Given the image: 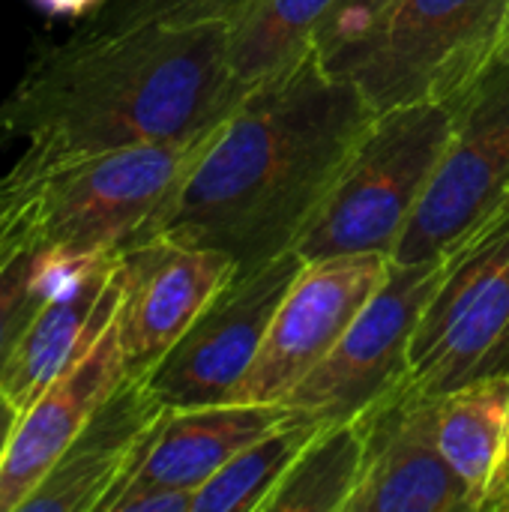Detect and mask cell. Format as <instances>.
Returning <instances> with one entry per match:
<instances>
[{
    "instance_id": "3957f363",
    "label": "cell",
    "mask_w": 509,
    "mask_h": 512,
    "mask_svg": "<svg viewBox=\"0 0 509 512\" xmlns=\"http://www.w3.org/2000/svg\"><path fill=\"white\" fill-rule=\"evenodd\" d=\"M207 135L9 168L0 177V270L21 255L123 252L171 201Z\"/></svg>"
},
{
    "instance_id": "7402d4cb",
    "label": "cell",
    "mask_w": 509,
    "mask_h": 512,
    "mask_svg": "<svg viewBox=\"0 0 509 512\" xmlns=\"http://www.w3.org/2000/svg\"><path fill=\"white\" fill-rule=\"evenodd\" d=\"M30 258L33 255H21L0 270V375L18 339L24 336V330L30 327V321L45 303L30 288Z\"/></svg>"
},
{
    "instance_id": "7a4b0ae2",
    "label": "cell",
    "mask_w": 509,
    "mask_h": 512,
    "mask_svg": "<svg viewBox=\"0 0 509 512\" xmlns=\"http://www.w3.org/2000/svg\"><path fill=\"white\" fill-rule=\"evenodd\" d=\"M228 24L135 27L39 51L0 105V138H21L18 171L120 147L213 132L243 99Z\"/></svg>"
},
{
    "instance_id": "e0dca14e",
    "label": "cell",
    "mask_w": 509,
    "mask_h": 512,
    "mask_svg": "<svg viewBox=\"0 0 509 512\" xmlns=\"http://www.w3.org/2000/svg\"><path fill=\"white\" fill-rule=\"evenodd\" d=\"M435 438L474 512H507L509 375L468 381L435 402Z\"/></svg>"
},
{
    "instance_id": "7c38bea8",
    "label": "cell",
    "mask_w": 509,
    "mask_h": 512,
    "mask_svg": "<svg viewBox=\"0 0 509 512\" xmlns=\"http://www.w3.org/2000/svg\"><path fill=\"white\" fill-rule=\"evenodd\" d=\"M123 300L117 339L126 375H147L237 273V264L213 249L147 240L123 252Z\"/></svg>"
},
{
    "instance_id": "cb8c5ba5",
    "label": "cell",
    "mask_w": 509,
    "mask_h": 512,
    "mask_svg": "<svg viewBox=\"0 0 509 512\" xmlns=\"http://www.w3.org/2000/svg\"><path fill=\"white\" fill-rule=\"evenodd\" d=\"M195 492L168 489V486H129L123 489L108 512H192Z\"/></svg>"
},
{
    "instance_id": "d6986e66",
    "label": "cell",
    "mask_w": 509,
    "mask_h": 512,
    "mask_svg": "<svg viewBox=\"0 0 509 512\" xmlns=\"http://www.w3.org/2000/svg\"><path fill=\"white\" fill-rule=\"evenodd\" d=\"M315 420L291 411L267 435L231 456L198 492L192 512H261L303 447L321 432Z\"/></svg>"
},
{
    "instance_id": "277c9868",
    "label": "cell",
    "mask_w": 509,
    "mask_h": 512,
    "mask_svg": "<svg viewBox=\"0 0 509 512\" xmlns=\"http://www.w3.org/2000/svg\"><path fill=\"white\" fill-rule=\"evenodd\" d=\"M509 0H390L372 24L330 57L375 114L456 102L492 63Z\"/></svg>"
},
{
    "instance_id": "4fadbf2b",
    "label": "cell",
    "mask_w": 509,
    "mask_h": 512,
    "mask_svg": "<svg viewBox=\"0 0 509 512\" xmlns=\"http://www.w3.org/2000/svg\"><path fill=\"white\" fill-rule=\"evenodd\" d=\"M168 408L144 375H126L84 423L21 512H105L144 459Z\"/></svg>"
},
{
    "instance_id": "ffe728a7",
    "label": "cell",
    "mask_w": 509,
    "mask_h": 512,
    "mask_svg": "<svg viewBox=\"0 0 509 512\" xmlns=\"http://www.w3.org/2000/svg\"><path fill=\"white\" fill-rule=\"evenodd\" d=\"M363 471L360 420L324 426L294 459L261 512H345Z\"/></svg>"
},
{
    "instance_id": "ac0fdd59",
    "label": "cell",
    "mask_w": 509,
    "mask_h": 512,
    "mask_svg": "<svg viewBox=\"0 0 509 512\" xmlns=\"http://www.w3.org/2000/svg\"><path fill=\"white\" fill-rule=\"evenodd\" d=\"M333 6L336 0H252L228 24L234 81L249 90L306 60Z\"/></svg>"
},
{
    "instance_id": "6da1fadb",
    "label": "cell",
    "mask_w": 509,
    "mask_h": 512,
    "mask_svg": "<svg viewBox=\"0 0 509 512\" xmlns=\"http://www.w3.org/2000/svg\"><path fill=\"white\" fill-rule=\"evenodd\" d=\"M372 120L363 93L312 51L243 93L126 249L171 240L222 252L240 273L291 252Z\"/></svg>"
},
{
    "instance_id": "2e32d148",
    "label": "cell",
    "mask_w": 509,
    "mask_h": 512,
    "mask_svg": "<svg viewBox=\"0 0 509 512\" xmlns=\"http://www.w3.org/2000/svg\"><path fill=\"white\" fill-rule=\"evenodd\" d=\"M288 414L291 408L282 402H225L177 411L168 408L144 459L123 489L168 486L198 492L231 456L267 435Z\"/></svg>"
},
{
    "instance_id": "8992f818",
    "label": "cell",
    "mask_w": 509,
    "mask_h": 512,
    "mask_svg": "<svg viewBox=\"0 0 509 512\" xmlns=\"http://www.w3.org/2000/svg\"><path fill=\"white\" fill-rule=\"evenodd\" d=\"M507 195L509 60H495L453 102L450 144L390 261L453 258L501 216Z\"/></svg>"
},
{
    "instance_id": "484cf974",
    "label": "cell",
    "mask_w": 509,
    "mask_h": 512,
    "mask_svg": "<svg viewBox=\"0 0 509 512\" xmlns=\"http://www.w3.org/2000/svg\"><path fill=\"white\" fill-rule=\"evenodd\" d=\"M21 408L0 390V468H3V462H6V453H9V441H12V432H15V426H18V420H21Z\"/></svg>"
},
{
    "instance_id": "ba28073f",
    "label": "cell",
    "mask_w": 509,
    "mask_h": 512,
    "mask_svg": "<svg viewBox=\"0 0 509 512\" xmlns=\"http://www.w3.org/2000/svg\"><path fill=\"white\" fill-rule=\"evenodd\" d=\"M444 273L447 261H390L384 285L282 405L318 426H333L363 417L399 390L411 369L414 333Z\"/></svg>"
},
{
    "instance_id": "f1b7e54d",
    "label": "cell",
    "mask_w": 509,
    "mask_h": 512,
    "mask_svg": "<svg viewBox=\"0 0 509 512\" xmlns=\"http://www.w3.org/2000/svg\"><path fill=\"white\" fill-rule=\"evenodd\" d=\"M507 512H509V501H507Z\"/></svg>"
},
{
    "instance_id": "5b68a950",
    "label": "cell",
    "mask_w": 509,
    "mask_h": 512,
    "mask_svg": "<svg viewBox=\"0 0 509 512\" xmlns=\"http://www.w3.org/2000/svg\"><path fill=\"white\" fill-rule=\"evenodd\" d=\"M453 132V102H417L375 114L330 195L300 234L303 261L378 252L393 258Z\"/></svg>"
},
{
    "instance_id": "5bb4252c",
    "label": "cell",
    "mask_w": 509,
    "mask_h": 512,
    "mask_svg": "<svg viewBox=\"0 0 509 512\" xmlns=\"http://www.w3.org/2000/svg\"><path fill=\"white\" fill-rule=\"evenodd\" d=\"M123 378L126 372L114 318L96 345L24 408L0 468V512H21L24 501Z\"/></svg>"
},
{
    "instance_id": "83f0119b",
    "label": "cell",
    "mask_w": 509,
    "mask_h": 512,
    "mask_svg": "<svg viewBox=\"0 0 509 512\" xmlns=\"http://www.w3.org/2000/svg\"><path fill=\"white\" fill-rule=\"evenodd\" d=\"M504 213H509V195H507V204H504V210H501V216H504ZM501 216H498V219H501ZM498 219H495V222H498Z\"/></svg>"
},
{
    "instance_id": "9c48e42d",
    "label": "cell",
    "mask_w": 509,
    "mask_h": 512,
    "mask_svg": "<svg viewBox=\"0 0 509 512\" xmlns=\"http://www.w3.org/2000/svg\"><path fill=\"white\" fill-rule=\"evenodd\" d=\"M303 264L291 249L249 273L237 270L177 345L144 375L156 399L171 411L231 402Z\"/></svg>"
},
{
    "instance_id": "603a6c76",
    "label": "cell",
    "mask_w": 509,
    "mask_h": 512,
    "mask_svg": "<svg viewBox=\"0 0 509 512\" xmlns=\"http://www.w3.org/2000/svg\"><path fill=\"white\" fill-rule=\"evenodd\" d=\"M387 3L390 0H336V6L315 33V51L321 57H330L336 48L357 39Z\"/></svg>"
},
{
    "instance_id": "9a60e30c",
    "label": "cell",
    "mask_w": 509,
    "mask_h": 512,
    "mask_svg": "<svg viewBox=\"0 0 509 512\" xmlns=\"http://www.w3.org/2000/svg\"><path fill=\"white\" fill-rule=\"evenodd\" d=\"M123 285V252H108L78 285L42 303L0 375V390L21 411L111 327Z\"/></svg>"
},
{
    "instance_id": "4316f807",
    "label": "cell",
    "mask_w": 509,
    "mask_h": 512,
    "mask_svg": "<svg viewBox=\"0 0 509 512\" xmlns=\"http://www.w3.org/2000/svg\"><path fill=\"white\" fill-rule=\"evenodd\" d=\"M495 60H509V9L507 18H504V27H501V36H498V48H495L492 63H495Z\"/></svg>"
},
{
    "instance_id": "30bf717a",
    "label": "cell",
    "mask_w": 509,
    "mask_h": 512,
    "mask_svg": "<svg viewBox=\"0 0 509 512\" xmlns=\"http://www.w3.org/2000/svg\"><path fill=\"white\" fill-rule=\"evenodd\" d=\"M387 273L390 258L378 252L306 261L285 291L261 351L231 402H285L336 348Z\"/></svg>"
},
{
    "instance_id": "d4e9b609",
    "label": "cell",
    "mask_w": 509,
    "mask_h": 512,
    "mask_svg": "<svg viewBox=\"0 0 509 512\" xmlns=\"http://www.w3.org/2000/svg\"><path fill=\"white\" fill-rule=\"evenodd\" d=\"M51 18H84L105 0H33Z\"/></svg>"
},
{
    "instance_id": "52a82bcc",
    "label": "cell",
    "mask_w": 509,
    "mask_h": 512,
    "mask_svg": "<svg viewBox=\"0 0 509 512\" xmlns=\"http://www.w3.org/2000/svg\"><path fill=\"white\" fill-rule=\"evenodd\" d=\"M486 375H509V213L447 258L414 333L402 390L441 399Z\"/></svg>"
},
{
    "instance_id": "8fae6325",
    "label": "cell",
    "mask_w": 509,
    "mask_h": 512,
    "mask_svg": "<svg viewBox=\"0 0 509 512\" xmlns=\"http://www.w3.org/2000/svg\"><path fill=\"white\" fill-rule=\"evenodd\" d=\"M435 402L399 387L357 417L363 471L345 512H474L465 483L438 447Z\"/></svg>"
},
{
    "instance_id": "44dd1931",
    "label": "cell",
    "mask_w": 509,
    "mask_h": 512,
    "mask_svg": "<svg viewBox=\"0 0 509 512\" xmlns=\"http://www.w3.org/2000/svg\"><path fill=\"white\" fill-rule=\"evenodd\" d=\"M252 0H105L81 18L78 36H105L135 27L231 24Z\"/></svg>"
}]
</instances>
